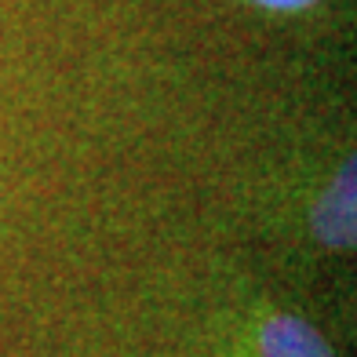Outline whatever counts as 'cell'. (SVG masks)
Segmentation results:
<instances>
[{
    "mask_svg": "<svg viewBox=\"0 0 357 357\" xmlns=\"http://www.w3.org/2000/svg\"><path fill=\"white\" fill-rule=\"evenodd\" d=\"M354 157L343 153L335 165L317 178V186L306 201V234L317 248L343 255L354 248V226H357V208H354Z\"/></svg>",
    "mask_w": 357,
    "mask_h": 357,
    "instance_id": "6da1fadb",
    "label": "cell"
},
{
    "mask_svg": "<svg viewBox=\"0 0 357 357\" xmlns=\"http://www.w3.org/2000/svg\"><path fill=\"white\" fill-rule=\"evenodd\" d=\"M241 332L245 335L237 343V357H335L317 324L281 306L259 303L255 314L245 317Z\"/></svg>",
    "mask_w": 357,
    "mask_h": 357,
    "instance_id": "7a4b0ae2",
    "label": "cell"
},
{
    "mask_svg": "<svg viewBox=\"0 0 357 357\" xmlns=\"http://www.w3.org/2000/svg\"><path fill=\"white\" fill-rule=\"evenodd\" d=\"M245 4L259 8V11H270V15H306L321 8L324 0H245Z\"/></svg>",
    "mask_w": 357,
    "mask_h": 357,
    "instance_id": "3957f363",
    "label": "cell"
}]
</instances>
